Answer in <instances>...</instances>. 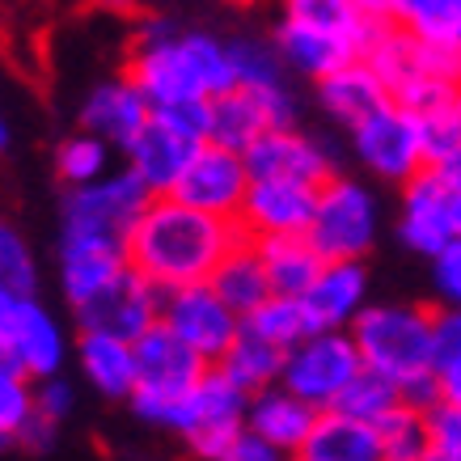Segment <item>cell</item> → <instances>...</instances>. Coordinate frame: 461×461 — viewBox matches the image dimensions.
I'll use <instances>...</instances> for the list:
<instances>
[{"label": "cell", "mask_w": 461, "mask_h": 461, "mask_svg": "<svg viewBox=\"0 0 461 461\" xmlns=\"http://www.w3.org/2000/svg\"><path fill=\"white\" fill-rule=\"evenodd\" d=\"M280 9H284V17H293V22H305V26H318V30H326V34L360 42V51L368 47L373 26H377V22H368L351 0H280Z\"/></svg>", "instance_id": "cell-31"}, {"label": "cell", "mask_w": 461, "mask_h": 461, "mask_svg": "<svg viewBox=\"0 0 461 461\" xmlns=\"http://www.w3.org/2000/svg\"><path fill=\"white\" fill-rule=\"evenodd\" d=\"M402 26L415 30L428 47L461 59V0H428L420 14L402 22Z\"/></svg>", "instance_id": "cell-38"}, {"label": "cell", "mask_w": 461, "mask_h": 461, "mask_svg": "<svg viewBox=\"0 0 461 461\" xmlns=\"http://www.w3.org/2000/svg\"><path fill=\"white\" fill-rule=\"evenodd\" d=\"M385 461H423L432 453V428H428V406L402 402L393 415L377 423Z\"/></svg>", "instance_id": "cell-33"}, {"label": "cell", "mask_w": 461, "mask_h": 461, "mask_svg": "<svg viewBox=\"0 0 461 461\" xmlns=\"http://www.w3.org/2000/svg\"><path fill=\"white\" fill-rule=\"evenodd\" d=\"M381 208L360 178L335 174L318 186V208L309 221V241L321 258H364L377 246Z\"/></svg>", "instance_id": "cell-8"}, {"label": "cell", "mask_w": 461, "mask_h": 461, "mask_svg": "<svg viewBox=\"0 0 461 461\" xmlns=\"http://www.w3.org/2000/svg\"><path fill=\"white\" fill-rule=\"evenodd\" d=\"M161 321L182 343H191L208 364L221 360L224 351H229V343L241 335V313L212 284H186V288L166 293Z\"/></svg>", "instance_id": "cell-14"}, {"label": "cell", "mask_w": 461, "mask_h": 461, "mask_svg": "<svg viewBox=\"0 0 461 461\" xmlns=\"http://www.w3.org/2000/svg\"><path fill=\"white\" fill-rule=\"evenodd\" d=\"M296 119V98L288 85H233L208 102V140L246 153L263 131L288 127Z\"/></svg>", "instance_id": "cell-12"}, {"label": "cell", "mask_w": 461, "mask_h": 461, "mask_svg": "<svg viewBox=\"0 0 461 461\" xmlns=\"http://www.w3.org/2000/svg\"><path fill=\"white\" fill-rule=\"evenodd\" d=\"M233 64H238V85H280L284 81V59L276 51V42L263 47V42L238 39L233 42Z\"/></svg>", "instance_id": "cell-41"}, {"label": "cell", "mask_w": 461, "mask_h": 461, "mask_svg": "<svg viewBox=\"0 0 461 461\" xmlns=\"http://www.w3.org/2000/svg\"><path fill=\"white\" fill-rule=\"evenodd\" d=\"M432 169L448 182V186H453V191H461V144H457V149H448L440 161H432Z\"/></svg>", "instance_id": "cell-47"}, {"label": "cell", "mask_w": 461, "mask_h": 461, "mask_svg": "<svg viewBox=\"0 0 461 461\" xmlns=\"http://www.w3.org/2000/svg\"><path fill=\"white\" fill-rule=\"evenodd\" d=\"M153 191L131 166L111 169L89 186H68L64 199V233L59 241H98V246H127L131 224L149 208Z\"/></svg>", "instance_id": "cell-6"}, {"label": "cell", "mask_w": 461, "mask_h": 461, "mask_svg": "<svg viewBox=\"0 0 461 461\" xmlns=\"http://www.w3.org/2000/svg\"><path fill=\"white\" fill-rule=\"evenodd\" d=\"M149 119H153V102L144 98V89L127 72L94 85L81 106V127L102 136V140H111L114 149H127L144 131Z\"/></svg>", "instance_id": "cell-21"}, {"label": "cell", "mask_w": 461, "mask_h": 461, "mask_svg": "<svg viewBox=\"0 0 461 461\" xmlns=\"http://www.w3.org/2000/svg\"><path fill=\"white\" fill-rule=\"evenodd\" d=\"M34 406H39L47 420H68L72 406H77V390H72V381H64L59 373L51 377H39L34 381Z\"/></svg>", "instance_id": "cell-44"}, {"label": "cell", "mask_w": 461, "mask_h": 461, "mask_svg": "<svg viewBox=\"0 0 461 461\" xmlns=\"http://www.w3.org/2000/svg\"><path fill=\"white\" fill-rule=\"evenodd\" d=\"M9 149V123H5V114H0V153Z\"/></svg>", "instance_id": "cell-51"}, {"label": "cell", "mask_w": 461, "mask_h": 461, "mask_svg": "<svg viewBox=\"0 0 461 461\" xmlns=\"http://www.w3.org/2000/svg\"><path fill=\"white\" fill-rule=\"evenodd\" d=\"M250 241L258 246V258H263L267 276H271V288L284 296H301L326 267V258L309 241V233H276V238H250Z\"/></svg>", "instance_id": "cell-28"}, {"label": "cell", "mask_w": 461, "mask_h": 461, "mask_svg": "<svg viewBox=\"0 0 461 461\" xmlns=\"http://www.w3.org/2000/svg\"><path fill=\"white\" fill-rule=\"evenodd\" d=\"M276 51H280L284 68L301 72L309 81H321L326 72H335V68H343L348 59L364 56L360 42L326 34V30H318V26L293 22V17H280V26H276Z\"/></svg>", "instance_id": "cell-25"}, {"label": "cell", "mask_w": 461, "mask_h": 461, "mask_svg": "<svg viewBox=\"0 0 461 461\" xmlns=\"http://www.w3.org/2000/svg\"><path fill=\"white\" fill-rule=\"evenodd\" d=\"M241 326L246 330H254V335L271 339L276 348H296L301 339L313 330L305 318V305H301V296H284V293H271L258 309H250L246 318H241Z\"/></svg>", "instance_id": "cell-32"}, {"label": "cell", "mask_w": 461, "mask_h": 461, "mask_svg": "<svg viewBox=\"0 0 461 461\" xmlns=\"http://www.w3.org/2000/svg\"><path fill=\"white\" fill-rule=\"evenodd\" d=\"M428 428H432V448L448 461H461V406L436 398L428 406Z\"/></svg>", "instance_id": "cell-42"}, {"label": "cell", "mask_w": 461, "mask_h": 461, "mask_svg": "<svg viewBox=\"0 0 461 461\" xmlns=\"http://www.w3.org/2000/svg\"><path fill=\"white\" fill-rule=\"evenodd\" d=\"M351 131V149L360 157V166L373 174V178L385 182H411L415 174L432 166L428 161V144H423V123L420 114L402 106V102H385L377 111L360 119Z\"/></svg>", "instance_id": "cell-9"}, {"label": "cell", "mask_w": 461, "mask_h": 461, "mask_svg": "<svg viewBox=\"0 0 461 461\" xmlns=\"http://www.w3.org/2000/svg\"><path fill=\"white\" fill-rule=\"evenodd\" d=\"M398 238L406 250L436 258L453 233V186H448L432 166L415 174L411 182H402V212H398Z\"/></svg>", "instance_id": "cell-16"}, {"label": "cell", "mask_w": 461, "mask_h": 461, "mask_svg": "<svg viewBox=\"0 0 461 461\" xmlns=\"http://www.w3.org/2000/svg\"><path fill=\"white\" fill-rule=\"evenodd\" d=\"M246 166L254 178H293V182H313L321 186L326 178H335V157L326 144L313 136L296 131V123L271 127L246 149Z\"/></svg>", "instance_id": "cell-18"}, {"label": "cell", "mask_w": 461, "mask_h": 461, "mask_svg": "<svg viewBox=\"0 0 461 461\" xmlns=\"http://www.w3.org/2000/svg\"><path fill=\"white\" fill-rule=\"evenodd\" d=\"M208 284L224 296V301H229V305L238 309L241 318H246L250 309H258L267 296L276 293V288H271V276H267V267H263V258H258V246H254L250 238L224 254V263L212 271Z\"/></svg>", "instance_id": "cell-29"}, {"label": "cell", "mask_w": 461, "mask_h": 461, "mask_svg": "<svg viewBox=\"0 0 461 461\" xmlns=\"http://www.w3.org/2000/svg\"><path fill=\"white\" fill-rule=\"evenodd\" d=\"M423 461H448V457H445V453H436V448H432V453H428V457H423Z\"/></svg>", "instance_id": "cell-52"}, {"label": "cell", "mask_w": 461, "mask_h": 461, "mask_svg": "<svg viewBox=\"0 0 461 461\" xmlns=\"http://www.w3.org/2000/svg\"><path fill=\"white\" fill-rule=\"evenodd\" d=\"M293 461H385L377 423L356 420L348 411H318L305 445L293 453Z\"/></svg>", "instance_id": "cell-23"}, {"label": "cell", "mask_w": 461, "mask_h": 461, "mask_svg": "<svg viewBox=\"0 0 461 461\" xmlns=\"http://www.w3.org/2000/svg\"><path fill=\"white\" fill-rule=\"evenodd\" d=\"M250 182H254V174L246 166V153L203 140L195 149V157L186 161V169H182V178L174 182L169 195H178L191 208L216 212V216H238Z\"/></svg>", "instance_id": "cell-15"}, {"label": "cell", "mask_w": 461, "mask_h": 461, "mask_svg": "<svg viewBox=\"0 0 461 461\" xmlns=\"http://www.w3.org/2000/svg\"><path fill=\"white\" fill-rule=\"evenodd\" d=\"M34 284H39V267H34L26 238L9 221H0V288L34 293Z\"/></svg>", "instance_id": "cell-39"}, {"label": "cell", "mask_w": 461, "mask_h": 461, "mask_svg": "<svg viewBox=\"0 0 461 461\" xmlns=\"http://www.w3.org/2000/svg\"><path fill=\"white\" fill-rule=\"evenodd\" d=\"M199 144H203L199 136L182 131L174 119H166V114L153 111V119H149L140 136L123 149V157H127V166L144 178V186H149L153 195H169L174 182L182 178L186 161L195 157Z\"/></svg>", "instance_id": "cell-20"}, {"label": "cell", "mask_w": 461, "mask_h": 461, "mask_svg": "<svg viewBox=\"0 0 461 461\" xmlns=\"http://www.w3.org/2000/svg\"><path fill=\"white\" fill-rule=\"evenodd\" d=\"M246 402H250V393L233 385L212 364L174 402V411L166 415V428L178 432L199 461H224L229 448L238 445V436L246 432Z\"/></svg>", "instance_id": "cell-5"}, {"label": "cell", "mask_w": 461, "mask_h": 461, "mask_svg": "<svg viewBox=\"0 0 461 461\" xmlns=\"http://www.w3.org/2000/svg\"><path fill=\"white\" fill-rule=\"evenodd\" d=\"M127 77L157 106L212 102L238 85L233 42L203 30H174L169 22H149L127 59Z\"/></svg>", "instance_id": "cell-2"}, {"label": "cell", "mask_w": 461, "mask_h": 461, "mask_svg": "<svg viewBox=\"0 0 461 461\" xmlns=\"http://www.w3.org/2000/svg\"><path fill=\"white\" fill-rule=\"evenodd\" d=\"M111 157H114V144L81 127L77 136H68L56 149V174L64 178V186H89V182L111 174Z\"/></svg>", "instance_id": "cell-34"}, {"label": "cell", "mask_w": 461, "mask_h": 461, "mask_svg": "<svg viewBox=\"0 0 461 461\" xmlns=\"http://www.w3.org/2000/svg\"><path fill=\"white\" fill-rule=\"evenodd\" d=\"M136 368H140V377H136L131 406H136L140 420L166 428V415L174 411V402L208 373L212 364L191 343H182L166 321H157L136 339Z\"/></svg>", "instance_id": "cell-7"}, {"label": "cell", "mask_w": 461, "mask_h": 461, "mask_svg": "<svg viewBox=\"0 0 461 461\" xmlns=\"http://www.w3.org/2000/svg\"><path fill=\"white\" fill-rule=\"evenodd\" d=\"M313 420H318V406H309L305 398L293 393L284 381L250 393V402H246V432H254L258 440H267V445H276L280 453H288V457L305 445Z\"/></svg>", "instance_id": "cell-22"}, {"label": "cell", "mask_w": 461, "mask_h": 461, "mask_svg": "<svg viewBox=\"0 0 461 461\" xmlns=\"http://www.w3.org/2000/svg\"><path fill=\"white\" fill-rule=\"evenodd\" d=\"M318 208V186L293 178H254L246 191L238 221L246 238H276V233H309Z\"/></svg>", "instance_id": "cell-17"}, {"label": "cell", "mask_w": 461, "mask_h": 461, "mask_svg": "<svg viewBox=\"0 0 461 461\" xmlns=\"http://www.w3.org/2000/svg\"><path fill=\"white\" fill-rule=\"evenodd\" d=\"M461 89V85H457ZM453 89L440 106L420 114L423 123V144H428V161H440L448 149H457L461 144V94Z\"/></svg>", "instance_id": "cell-40"}, {"label": "cell", "mask_w": 461, "mask_h": 461, "mask_svg": "<svg viewBox=\"0 0 461 461\" xmlns=\"http://www.w3.org/2000/svg\"><path fill=\"white\" fill-rule=\"evenodd\" d=\"M453 233L461 238V191H453Z\"/></svg>", "instance_id": "cell-50"}, {"label": "cell", "mask_w": 461, "mask_h": 461, "mask_svg": "<svg viewBox=\"0 0 461 461\" xmlns=\"http://www.w3.org/2000/svg\"><path fill=\"white\" fill-rule=\"evenodd\" d=\"M364 59L373 64L393 102L411 106L415 114L432 111L461 85V59L448 51H436L402 22L373 26V39L364 47Z\"/></svg>", "instance_id": "cell-4"}, {"label": "cell", "mask_w": 461, "mask_h": 461, "mask_svg": "<svg viewBox=\"0 0 461 461\" xmlns=\"http://www.w3.org/2000/svg\"><path fill=\"white\" fill-rule=\"evenodd\" d=\"M432 280H436L440 301L461 309V238H453L445 250L432 258Z\"/></svg>", "instance_id": "cell-43"}, {"label": "cell", "mask_w": 461, "mask_h": 461, "mask_svg": "<svg viewBox=\"0 0 461 461\" xmlns=\"http://www.w3.org/2000/svg\"><path fill=\"white\" fill-rule=\"evenodd\" d=\"M360 368L364 356L351 330H309L296 348H288L280 381L293 393H301L309 406L330 411Z\"/></svg>", "instance_id": "cell-11"}, {"label": "cell", "mask_w": 461, "mask_h": 461, "mask_svg": "<svg viewBox=\"0 0 461 461\" xmlns=\"http://www.w3.org/2000/svg\"><path fill=\"white\" fill-rule=\"evenodd\" d=\"M127 267V246H98V241H59V284L68 305H81Z\"/></svg>", "instance_id": "cell-27"}, {"label": "cell", "mask_w": 461, "mask_h": 461, "mask_svg": "<svg viewBox=\"0 0 461 461\" xmlns=\"http://www.w3.org/2000/svg\"><path fill=\"white\" fill-rule=\"evenodd\" d=\"M56 440V420H47L42 411H34L26 420V428L17 432V445H26V448H47Z\"/></svg>", "instance_id": "cell-46"}, {"label": "cell", "mask_w": 461, "mask_h": 461, "mask_svg": "<svg viewBox=\"0 0 461 461\" xmlns=\"http://www.w3.org/2000/svg\"><path fill=\"white\" fill-rule=\"evenodd\" d=\"M68 360V339L56 313H47L34 293L0 288V364H14L30 377H51Z\"/></svg>", "instance_id": "cell-10"}, {"label": "cell", "mask_w": 461, "mask_h": 461, "mask_svg": "<svg viewBox=\"0 0 461 461\" xmlns=\"http://www.w3.org/2000/svg\"><path fill=\"white\" fill-rule=\"evenodd\" d=\"M351 5H356L368 22H377V26L381 22H393V0H351Z\"/></svg>", "instance_id": "cell-48"}, {"label": "cell", "mask_w": 461, "mask_h": 461, "mask_svg": "<svg viewBox=\"0 0 461 461\" xmlns=\"http://www.w3.org/2000/svg\"><path fill=\"white\" fill-rule=\"evenodd\" d=\"M77 364H81L85 381L102 393V398H114V402H131L136 393V343L119 335H106V330H81L77 339Z\"/></svg>", "instance_id": "cell-24"}, {"label": "cell", "mask_w": 461, "mask_h": 461, "mask_svg": "<svg viewBox=\"0 0 461 461\" xmlns=\"http://www.w3.org/2000/svg\"><path fill=\"white\" fill-rule=\"evenodd\" d=\"M436 385L440 398L453 406H461V309H440L436 313Z\"/></svg>", "instance_id": "cell-37"}, {"label": "cell", "mask_w": 461, "mask_h": 461, "mask_svg": "<svg viewBox=\"0 0 461 461\" xmlns=\"http://www.w3.org/2000/svg\"><path fill=\"white\" fill-rule=\"evenodd\" d=\"M246 241L238 216L191 208L178 195H153L127 233V263L161 293L208 284L224 254Z\"/></svg>", "instance_id": "cell-1"}, {"label": "cell", "mask_w": 461, "mask_h": 461, "mask_svg": "<svg viewBox=\"0 0 461 461\" xmlns=\"http://www.w3.org/2000/svg\"><path fill=\"white\" fill-rule=\"evenodd\" d=\"M313 330H351L368 305V267L364 258H326L318 280L301 293Z\"/></svg>", "instance_id": "cell-19"}, {"label": "cell", "mask_w": 461, "mask_h": 461, "mask_svg": "<svg viewBox=\"0 0 461 461\" xmlns=\"http://www.w3.org/2000/svg\"><path fill=\"white\" fill-rule=\"evenodd\" d=\"M161 301H166V293L127 263L102 293H94L81 305H72V313H77L81 330H106V335L136 343L149 326L161 321Z\"/></svg>", "instance_id": "cell-13"}, {"label": "cell", "mask_w": 461, "mask_h": 461, "mask_svg": "<svg viewBox=\"0 0 461 461\" xmlns=\"http://www.w3.org/2000/svg\"><path fill=\"white\" fill-rule=\"evenodd\" d=\"M406 402V393L398 381H390L385 373H377V368H368L364 364L360 373H356V381H351L348 390H343V398H339V411H348V415H356V420H368V423H381L385 415H393L398 406Z\"/></svg>", "instance_id": "cell-35"}, {"label": "cell", "mask_w": 461, "mask_h": 461, "mask_svg": "<svg viewBox=\"0 0 461 461\" xmlns=\"http://www.w3.org/2000/svg\"><path fill=\"white\" fill-rule=\"evenodd\" d=\"M284 360H288V351L241 326V335L229 343V351L216 360V368H221L233 385H241L246 393H258L284 377Z\"/></svg>", "instance_id": "cell-30"}, {"label": "cell", "mask_w": 461, "mask_h": 461, "mask_svg": "<svg viewBox=\"0 0 461 461\" xmlns=\"http://www.w3.org/2000/svg\"><path fill=\"white\" fill-rule=\"evenodd\" d=\"M34 411V377L14 364H0V445H14Z\"/></svg>", "instance_id": "cell-36"}, {"label": "cell", "mask_w": 461, "mask_h": 461, "mask_svg": "<svg viewBox=\"0 0 461 461\" xmlns=\"http://www.w3.org/2000/svg\"><path fill=\"white\" fill-rule=\"evenodd\" d=\"M351 335L360 343L368 368L398 381L406 402L432 406L440 398L436 385V309L428 305H393V301H368L364 313L351 321Z\"/></svg>", "instance_id": "cell-3"}, {"label": "cell", "mask_w": 461, "mask_h": 461, "mask_svg": "<svg viewBox=\"0 0 461 461\" xmlns=\"http://www.w3.org/2000/svg\"><path fill=\"white\" fill-rule=\"evenodd\" d=\"M224 461H293L288 453H280L276 445H267V440H258L254 432H241L238 445L229 448V457Z\"/></svg>", "instance_id": "cell-45"}, {"label": "cell", "mask_w": 461, "mask_h": 461, "mask_svg": "<svg viewBox=\"0 0 461 461\" xmlns=\"http://www.w3.org/2000/svg\"><path fill=\"white\" fill-rule=\"evenodd\" d=\"M318 102L335 123L356 127L360 119H368V114L377 111V106L390 102V89H385V81L373 72L368 59L356 56V59H348L343 68L321 77L318 81Z\"/></svg>", "instance_id": "cell-26"}, {"label": "cell", "mask_w": 461, "mask_h": 461, "mask_svg": "<svg viewBox=\"0 0 461 461\" xmlns=\"http://www.w3.org/2000/svg\"><path fill=\"white\" fill-rule=\"evenodd\" d=\"M423 5H428V0H393V22H411Z\"/></svg>", "instance_id": "cell-49"}]
</instances>
